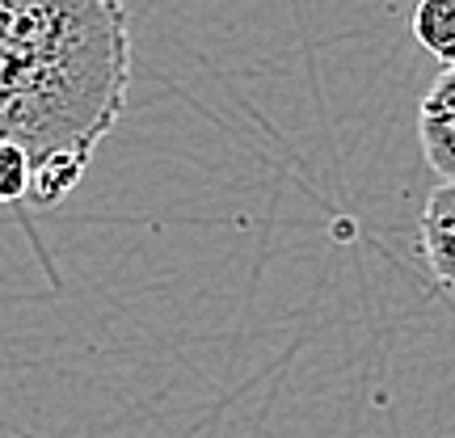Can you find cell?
<instances>
[{"label": "cell", "mask_w": 455, "mask_h": 438, "mask_svg": "<svg viewBox=\"0 0 455 438\" xmlns=\"http://www.w3.org/2000/svg\"><path fill=\"white\" fill-rule=\"evenodd\" d=\"M123 0H0V114L30 152V203H64L127 110Z\"/></svg>", "instance_id": "1"}, {"label": "cell", "mask_w": 455, "mask_h": 438, "mask_svg": "<svg viewBox=\"0 0 455 438\" xmlns=\"http://www.w3.org/2000/svg\"><path fill=\"white\" fill-rule=\"evenodd\" d=\"M418 144L443 181H455V68H443L418 106Z\"/></svg>", "instance_id": "2"}, {"label": "cell", "mask_w": 455, "mask_h": 438, "mask_svg": "<svg viewBox=\"0 0 455 438\" xmlns=\"http://www.w3.org/2000/svg\"><path fill=\"white\" fill-rule=\"evenodd\" d=\"M422 258L447 291H455V181H443L426 198L422 211Z\"/></svg>", "instance_id": "3"}, {"label": "cell", "mask_w": 455, "mask_h": 438, "mask_svg": "<svg viewBox=\"0 0 455 438\" xmlns=\"http://www.w3.org/2000/svg\"><path fill=\"white\" fill-rule=\"evenodd\" d=\"M409 30L426 55H435L443 68H455V0H413Z\"/></svg>", "instance_id": "4"}, {"label": "cell", "mask_w": 455, "mask_h": 438, "mask_svg": "<svg viewBox=\"0 0 455 438\" xmlns=\"http://www.w3.org/2000/svg\"><path fill=\"white\" fill-rule=\"evenodd\" d=\"M34 181L30 152L17 139H0V203H26Z\"/></svg>", "instance_id": "5"}]
</instances>
